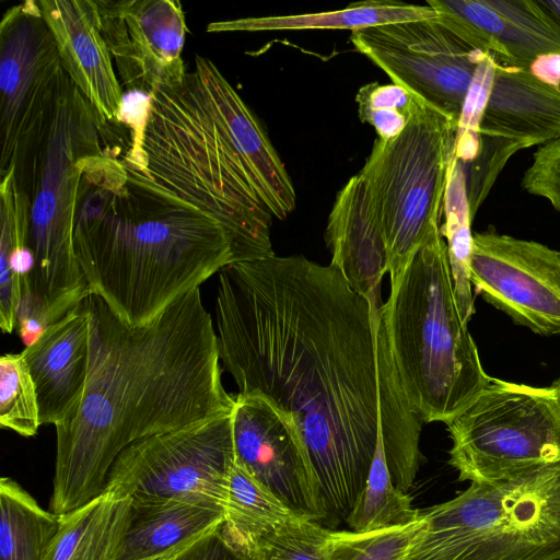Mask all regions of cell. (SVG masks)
I'll list each match as a JSON object with an SVG mask.
<instances>
[{
  "label": "cell",
  "mask_w": 560,
  "mask_h": 560,
  "mask_svg": "<svg viewBox=\"0 0 560 560\" xmlns=\"http://www.w3.org/2000/svg\"><path fill=\"white\" fill-rule=\"evenodd\" d=\"M448 464L459 481L505 478L560 460V404L553 387L493 378L446 423Z\"/></svg>",
  "instance_id": "cell-9"
},
{
  "label": "cell",
  "mask_w": 560,
  "mask_h": 560,
  "mask_svg": "<svg viewBox=\"0 0 560 560\" xmlns=\"http://www.w3.org/2000/svg\"><path fill=\"white\" fill-rule=\"evenodd\" d=\"M66 73L108 121H117L124 94L102 36L95 1L37 0Z\"/></svg>",
  "instance_id": "cell-18"
},
{
  "label": "cell",
  "mask_w": 560,
  "mask_h": 560,
  "mask_svg": "<svg viewBox=\"0 0 560 560\" xmlns=\"http://www.w3.org/2000/svg\"><path fill=\"white\" fill-rule=\"evenodd\" d=\"M540 11L560 28V0H534Z\"/></svg>",
  "instance_id": "cell-36"
},
{
  "label": "cell",
  "mask_w": 560,
  "mask_h": 560,
  "mask_svg": "<svg viewBox=\"0 0 560 560\" xmlns=\"http://www.w3.org/2000/svg\"><path fill=\"white\" fill-rule=\"evenodd\" d=\"M533 158L523 175L522 187L547 199L560 213V139L541 145Z\"/></svg>",
  "instance_id": "cell-34"
},
{
  "label": "cell",
  "mask_w": 560,
  "mask_h": 560,
  "mask_svg": "<svg viewBox=\"0 0 560 560\" xmlns=\"http://www.w3.org/2000/svg\"><path fill=\"white\" fill-rule=\"evenodd\" d=\"M419 527L420 520L370 532L331 529L326 560H406Z\"/></svg>",
  "instance_id": "cell-29"
},
{
  "label": "cell",
  "mask_w": 560,
  "mask_h": 560,
  "mask_svg": "<svg viewBox=\"0 0 560 560\" xmlns=\"http://www.w3.org/2000/svg\"><path fill=\"white\" fill-rule=\"evenodd\" d=\"M122 132L121 124L105 119L66 73L25 190L32 202L26 238L32 267L18 323L26 335L37 336L91 294L73 248L80 180L88 162Z\"/></svg>",
  "instance_id": "cell-5"
},
{
  "label": "cell",
  "mask_w": 560,
  "mask_h": 560,
  "mask_svg": "<svg viewBox=\"0 0 560 560\" xmlns=\"http://www.w3.org/2000/svg\"><path fill=\"white\" fill-rule=\"evenodd\" d=\"M436 20L497 63L530 70L560 56V28L534 0H429Z\"/></svg>",
  "instance_id": "cell-16"
},
{
  "label": "cell",
  "mask_w": 560,
  "mask_h": 560,
  "mask_svg": "<svg viewBox=\"0 0 560 560\" xmlns=\"http://www.w3.org/2000/svg\"><path fill=\"white\" fill-rule=\"evenodd\" d=\"M378 308L331 265L303 256L235 261L219 271L221 363L242 394L296 420L317 477L324 526L346 523L382 436Z\"/></svg>",
  "instance_id": "cell-1"
},
{
  "label": "cell",
  "mask_w": 560,
  "mask_h": 560,
  "mask_svg": "<svg viewBox=\"0 0 560 560\" xmlns=\"http://www.w3.org/2000/svg\"><path fill=\"white\" fill-rule=\"evenodd\" d=\"M170 560H252V558L228 539L221 524Z\"/></svg>",
  "instance_id": "cell-35"
},
{
  "label": "cell",
  "mask_w": 560,
  "mask_h": 560,
  "mask_svg": "<svg viewBox=\"0 0 560 560\" xmlns=\"http://www.w3.org/2000/svg\"><path fill=\"white\" fill-rule=\"evenodd\" d=\"M411 501L392 479L381 436L365 487L346 524L353 532H370L416 523L421 511L415 509Z\"/></svg>",
  "instance_id": "cell-27"
},
{
  "label": "cell",
  "mask_w": 560,
  "mask_h": 560,
  "mask_svg": "<svg viewBox=\"0 0 560 560\" xmlns=\"http://www.w3.org/2000/svg\"><path fill=\"white\" fill-rule=\"evenodd\" d=\"M151 95L144 175L214 217L232 241L235 261L273 256V217L199 73L161 83Z\"/></svg>",
  "instance_id": "cell-4"
},
{
  "label": "cell",
  "mask_w": 560,
  "mask_h": 560,
  "mask_svg": "<svg viewBox=\"0 0 560 560\" xmlns=\"http://www.w3.org/2000/svg\"><path fill=\"white\" fill-rule=\"evenodd\" d=\"M299 517L255 479L235 456L229 478L222 530L236 548L249 556L262 538Z\"/></svg>",
  "instance_id": "cell-24"
},
{
  "label": "cell",
  "mask_w": 560,
  "mask_h": 560,
  "mask_svg": "<svg viewBox=\"0 0 560 560\" xmlns=\"http://www.w3.org/2000/svg\"><path fill=\"white\" fill-rule=\"evenodd\" d=\"M0 424L26 438L42 425L36 387L22 352L0 359Z\"/></svg>",
  "instance_id": "cell-28"
},
{
  "label": "cell",
  "mask_w": 560,
  "mask_h": 560,
  "mask_svg": "<svg viewBox=\"0 0 560 560\" xmlns=\"http://www.w3.org/2000/svg\"><path fill=\"white\" fill-rule=\"evenodd\" d=\"M380 313L400 384L422 423H446L491 382L458 308L441 229L390 283Z\"/></svg>",
  "instance_id": "cell-6"
},
{
  "label": "cell",
  "mask_w": 560,
  "mask_h": 560,
  "mask_svg": "<svg viewBox=\"0 0 560 560\" xmlns=\"http://www.w3.org/2000/svg\"><path fill=\"white\" fill-rule=\"evenodd\" d=\"M90 318L85 388L69 420L56 425L50 508L57 515L104 493L117 456L140 439L232 412L222 384L217 334L200 289L152 322L131 327L105 301H83Z\"/></svg>",
  "instance_id": "cell-2"
},
{
  "label": "cell",
  "mask_w": 560,
  "mask_h": 560,
  "mask_svg": "<svg viewBox=\"0 0 560 560\" xmlns=\"http://www.w3.org/2000/svg\"><path fill=\"white\" fill-rule=\"evenodd\" d=\"M234 462L232 412L218 415L128 445L115 459L104 492L224 510Z\"/></svg>",
  "instance_id": "cell-11"
},
{
  "label": "cell",
  "mask_w": 560,
  "mask_h": 560,
  "mask_svg": "<svg viewBox=\"0 0 560 560\" xmlns=\"http://www.w3.org/2000/svg\"><path fill=\"white\" fill-rule=\"evenodd\" d=\"M59 526V515L13 479H0V560H43Z\"/></svg>",
  "instance_id": "cell-25"
},
{
  "label": "cell",
  "mask_w": 560,
  "mask_h": 560,
  "mask_svg": "<svg viewBox=\"0 0 560 560\" xmlns=\"http://www.w3.org/2000/svg\"><path fill=\"white\" fill-rule=\"evenodd\" d=\"M89 352L90 318L83 302L22 351L36 387L42 424L56 427L75 413L85 388Z\"/></svg>",
  "instance_id": "cell-17"
},
{
  "label": "cell",
  "mask_w": 560,
  "mask_h": 560,
  "mask_svg": "<svg viewBox=\"0 0 560 560\" xmlns=\"http://www.w3.org/2000/svg\"><path fill=\"white\" fill-rule=\"evenodd\" d=\"M331 529L303 517L262 538L252 560H326Z\"/></svg>",
  "instance_id": "cell-31"
},
{
  "label": "cell",
  "mask_w": 560,
  "mask_h": 560,
  "mask_svg": "<svg viewBox=\"0 0 560 560\" xmlns=\"http://www.w3.org/2000/svg\"><path fill=\"white\" fill-rule=\"evenodd\" d=\"M152 95L144 91H125L116 120L129 129L130 148L124 156L135 171L147 173V156L143 150L147 127L151 117Z\"/></svg>",
  "instance_id": "cell-33"
},
{
  "label": "cell",
  "mask_w": 560,
  "mask_h": 560,
  "mask_svg": "<svg viewBox=\"0 0 560 560\" xmlns=\"http://www.w3.org/2000/svg\"><path fill=\"white\" fill-rule=\"evenodd\" d=\"M171 558H172V557H170V558H163V559H159V560H170Z\"/></svg>",
  "instance_id": "cell-38"
},
{
  "label": "cell",
  "mask_w": 560,
  "mask_h": 560,
  "mask_svg": "<svg viewBox=\"0 0 560 560\" xmlns=\"http://www.w3.org/2000/svg\"><path fill=\"white\" fill-rule=\"evenodd\" d=\"M457 127L421 100L398 137L374 141L359 173L381 224L390 283L441 229Z\"/></svg>",
  "instance_id": "cell-8"
},
{
  "label": "cell",
  "mask_w": 560,
  "mask_h": 560,
  "mask_svg": "<svg viewBox=\"0 0 560 560\" xmlns=\"http://www.w3.org/2000/svg\"><path fill=\"white\" fill-rule=\"evenodd\" d=\"M98 25L126 91L180 80L188 32L177 0H96Z\"/></svg>",
  "instance_id": "cell-15"
},
{
  "label": "cell",
  "mask_w": 560,
  "mask_h": 560,
  "mask_svg": "<svg viewBox=\"0 0 560 560\" xmlns=\"http://www.w3.org/2000/svg\"><path fill=\"white\" fill-rule=\"evenodd\" d=\"M236 459L301 517L324 525L314 466L295 418L257 393H238L232 410Z\"/></svg>",
  "instance_id": "cell-14"
},
{
  "label": "cell",
  "mask_w": 560,
  "mask_h": 560,
  "mask_svg": "<svg viewBox=\"0 0 560 560\" xmlns=\"http://www.w3.org/2000/svg\"><path fill=\"white\" fill-rule=\"evenodd\" d=\"M406 560H560V460L421 511Z\"/></svg>",
  "instance_id": "cell-7"
},
{
  "label": "cell",
  "mask_w": 560,
  "mask_h": 560,
  "mask_svg": "<svg viewBox=\"0 0 560 560\" xmlns=\"http://www.w3.org/2000/svg\"><path fill=\"white\" fill-rule=\"evenodd\" d=\"M131 499V498H130ZM224 521V510L164 499H131L116 560H159L185 549Z\"/></svg>",
  "instance_id": "cell-21"
},
{
  "label": "cell",
  "mask_w": 560,
  "mask_h": 560,
  "mask_svg": "<svg viewBox=\"0 0 560 560\" xmlns=\"http://www.w3.org/2000/svg\"><path fill=\"white\" fill-rule=\"evenodd\" d=\"M552 387L557 394V397H558V400L560 404V377L553 383Z\"/></svg>",
  "instance_id": "cell-37"
},
{
  "label": "cell",
  "mask_w": 560,
  "mask_h": 560,
  "mask_svg": "<svg viewBox=\"0 0 560 560\" xmlns=\"http://www.w3.org/2000/svg\"><path fill=\"white\" fill-rule=\"evenodd\" d=\"M497 62L486 54L478 65L458 120L455 159L463 166L471 163L479 152V125L489 95Z\"/></svg>",
  "instance_id": "cell-32"
},
{
  "label": "cell",
  "mask_w": 560,
  "mask_h": 560,
  "mask_svg": "<svg viewBox=\"0 0 560 560\" xmlns=\"http://www.w3.org/2000/svg\"><path fill=\"white\" fill-rule=\"evenodd\" d=\"M469 273L474 292L515 324L560 334L559 250L489 229L472 235Z\"/></svg>",
  "instance_id": "cell-13"
},
{
  "label": "cell",
  "mask_w": 560,
  "mask_h": 560,
  "mask_svg": "<svg viewBox=\"0 0 560 560\" xmlns=\"http://www.w3.org/2000/svg\"><path fill=\"white\" fill-rule=\"evenodd\" d=\"M434 18L436 12L427 4L369 0L351 3L335 11L213 22L207 26V32L301 30H351L353 32L378 25Z\"/></svg>",
  "instance_id": "cell-23"
},
{
  "label": "cell",
  "mask_w": 560,
  "mask_h": 560,
  "mask_svg": "<svg viewBox=\"0 0 560 560\" xmlns=\"http://www.w3.org/2000/svg\"><path fill=\"white\" fill-rule=\"evenodd\" d=\"M350 40L393 83L458 125L465 97L486 52L436 18L353 31Z\"/></svg>",
  "instance_id": "cell-12"
},
{
  "label": "cell",
  "mask_w": 560,
  "mask_h": 560,
  "mask_svg": "<svg viewBox=\"0 0 560 560\" xmlns=\"http://www.w3.org/2000/svg\"><path fill=\"white\" fill-rule=\"evenodd\" d=\"M65 75L37 0L9 8L0 22V175L14 168L24 192Z\"/></svg>",
  "instance_id": "cell-10"
},
{
  "label": "cell",
  "mask_w": 560,
  "mask_h": 560,
  "mask_svg": "<svg viewBox=\"0 0 560 560\" xmlns=\"http://www.w3.org/2000/svg\"><path fill=\"white\" fill-rule=\"evenodd\" d=\"M113 141L80 180L73 248L91 294L131 327L147 325L235 261L212 215L156 185Z\"/></svg>",
  "instance_id": "cell-3"
},
{
  "label": "cell",
  "mask_w": 560,
  "mask_h": 560,
  "mask_svg": "<svg viewBox=\"0 0 560 560\" xmlns=\"http://www.w3.org/2000/svg\"><path fill=\"white\" fill-rule=\"evenodd\" d=\"M441 233L447 256L460 315L468 324L475 313L474 290L470 283L469 262L472 248V215L467 197L466 175L462 163L454 158L445 191Z\"/></svg>",
  "instance_id": "cell-26"
},
{
  "label": "cell",
  "mask_w": 560,
  "mask_h": 560,
  "mask_svg": "<svg viewBox=\"0 0 560 560\" xmlns=\"http://www.w3.org/2000/svg\"><path fill=\"white\" fill-rule=\"evenodd\" d=\"M130 508V498L119 499L104 492L59 515V530L43 560H116Z\"/></svg>",
  "instance_id": "cell-22"
},
{
  "label": "cell",
  "mask_w": 560,
  "mask_h": 560,
  "mask_svg": "<svg viewBox=\"0 0 560 560\" xmlns=\"http://www.w3.org/2000/svg\"><path fill=\"white\" fill-rule=\"evenodd\" d=\"M195 70L203 80L261 201L272 217L284 220L295 209L296 192L265 128L211 60L196 55Z\"/></svg>",
  "instance_id": "cell-20"
},
{
  "label": "cell",
  "mask_w": 560,
  "mask_h": 560,
  "mask_svg": "<svg viewBox=\"0 0 560 560\" xmlns=\"http://www.w3.org/2000/svg\"><path fill=\"white\" fill-rule=\"evenodd\" d=\"M325 241L329 265L373 307H381V283L387 272L384 237L362 177L353 175L337 192Z\"/></svg>",
  "instance_id": "cell-19"
},
{
  "label": "cell",
  "mask_w": 560,
  "mask_h": 560,
  "mask_svg": "<svg viewBox=\"0 0 560 560\" xmlns=\"http://www.w3.org/2000/svg\"><path fill=\"white\" fill-rule=\"evenodd\" d=\"M421 100L398 84L371 82L355 95L359 118L371 125L377 138L389 141L409 124Z\"/></svg>",
  "instance_id": "cell-30"
}]
</instances>
